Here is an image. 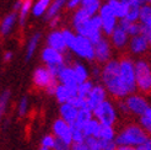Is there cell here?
Segmentation results:
<instances>
[{
	"mask_svg": "<svg viewBox=\"0 0 151 150\" xmlns=\"http://www.w3.org/2000/svg\"><path fill=\"white\" fill-rule=\"evenodd\" d=\"M101 84L108 91V95L114 101L124 100L129 96V92L125 89L122 76H120V66H119V58L114 57L107 64L102 66V75H101Z\"/></svg>",
	"mask_w": 151,
	"mask_h": 150,
	"instance_id": "1",
	"label": "cell"
},
{
	"mask_svg": "<svg viewBox=\"0 0 151 150\" xmlns=\"http://www.w3.org/2000/svg\"><path fill=\"white\" fill-rule=\"evenodd\" d=\"M149 138V134L139 124V122H128L120 127V129H118L116 145L138 148L144 144Z\"/></svg>",
	"mask_w": 151,
	"mask_h": 150,
	"instance_id": "2",
	"label": "cell"
},
{
	"mask_svg": "<svg viewBox=\"0 0 151 150\" xmlns=\"http://www.w3.org/2000/svg\"><path fill=\"white\" fill-rule=\"evenodd\" d=\"M135 78L138 92L151 94V61L147 57L135 59Z\"/></svg>",
	"mask_w": 151,
	"mask_h": 150,
	"instance_id": "3",
	"label": "cell"
},
{
	"mask_svg": "<svg viewBox=\"0 0 151 150\" xmlns=\"http://www.w3.org/2000/svg\"><path fill=\"white\" fill-rule=\"evenodd\" d=\"M118 58L120 66V76H122L125 89L128 90L129 95L138 92L137 78H135V59L128 54H122Z\"/></svg>",
	"mask_w": 151,
	"mask_h": 150,
	"instance_id": "4",
	"label": "cell"
},
{
	"mask_svg": "<svg viewBox=\"0 0 151 150\" xmlns=\"http://www.w3.org/2000/svg\"><path fill=\"white\" fill-rule=\"evenodd\" d=\"M93 117L102 125L116 127L119 119V112L114 100H107L93 110Z\"/></svg>",
	"mask_w": 151,
	"mask_h": 150,
	"instance_id": "5",
	"label": "cell"
},
{
	"mask_svg": "<svg viewBox=\"0 0 151 150\" xmlns=\"http://www.w3.org/2000/svg\"><path fill=\"white\" fill-rule=\"evenodd\" d=\"M70 53L81 59L82 62H86L90 64L95 63V44L87 37L78 35L76 41H75Z\"/></svg>",
	"mask_w": 151,
	"mask_h": 150,
	"instance_id": "6",
	"label": "cell"
},
{
	"mask_svg": "<svg viewBox=\"0 0 151 150\" xmlns=\"http://www.w3.org/2000/svg\"><path fill=\"white\" fill-rule=\"evenodd\" d=\"M124 101L127 103L128 111H129V116L137 117L138 119L144 116L146 111L151 107V105L147 100V96L140 92L129 95L127 99H124Z\"/></svg>",
	"mask_w": 151,
	"mask_h": 150,
	"instance_id": "7",
	"label": "cell"
},
{
	"mask_svg": "<svg viewBox=\"0 0 151 150\" xmlns=\"http://www.w3.org/2000/svg\"><path fill=\"white\" fill-rule=\"evenodd\" d=\"M99 16L102 20V31L104 37H109L112 36V33L114 32V30L118 27L119 25V19L114 15V12L112 11V9L109 7V5L107 3H103L102 7L99 12Z\"/></svg>",
	"mask_w": 151,
	"mask_h": 150,
	"instance_id": "8",
	"label": "cell"
},
{
	"mask_svg": "<svg viewBox=\"0 0 151 150\" xmlns=\"http://www.w3.org/2000/svg\"><path fill=\"white\" fill-rule=\"evenodd\" d=\"M114 58V49L108 37L103 38L95 44V63L103 66Z\"/></svg>",
	"mask_w": 151,
	"mask_h": 150,
	"instance_id": "9",
	"label": "cell"
},
{
	"mask_svg": "<svg viewBox=\"0 0 151 150\" xmlns=\"http://www.w3.org/2000/svg\"><path fill=\"white\" fill-rule=\"evenodd\" d=\"M151 50L150 48V42L144 35H140L137 37H132L129 44L127 48V53L128 56H130L132 58H142L145 57L149 52Z\"/></svg>",
	"mask_w": 151,
	"mask_h": 150,
	"instance_id": "10",
	"label": "cell"
},
{
	"mask_svg": "<svg viewBox=\"0 0 151 150\" xmlns=\"http://www.w3.org/2000/svg\"><path fill=\"white\" fill-rule=\"evenodd\" d=\"M70 53V52H69ZM69 53L63 54L60 52L53 49L48 46H46L41 50V61L43 65L46 66H52V65H66L71 63L69 59Z\"/></svg>",
	"mask_w": 151,
	"mask_h": 150,
	"instance_id": "11",
	"label": "cell"
},
{
	"mask_svg": "<svg viewBox=\"0 0 151 150\" xmlns=\"http://www.w3.org/2000/svg\"><path fill=\"white\" fill-rule=\"evenodd\" d=\"M55 81H58V79L53 76L46 65H38L32 73V82L37 89L46 91V89H48Z\"/></svg>",
	"mask_w": 151,
	"mask_h": 150,
	"instance_id": "12",
	"label": "cell"
},
{
	"mask_svg": "<svg viewBox=\"0 0 151 150\" xmlns=\"http://www.w3.org/2000/svg\"><path fill=\"white\" fill-rule=\"evenodd\" d=\"M52 134L58 140L65 141L68 144H74L73 140V132H71V124L66 123L62 118H55L52 123Z\"/></svg>",
	"mask_w": 151,
	"mask_h": 150,
	"instance_id": "13",
	"label": "cell"
},
{
	"mask_svg": "<svg viewBox=\"0 0 151 150\" xmlns=\"http://www.w3.org/2000/svg\"><path fill=\"white\" fill-rule=\"evenodd\" d=\"M46 46L55 49L63 54L69 53V49L66 47V43L64 41V36L62 32V28L59 30H50L46 36Z\"/></svg>",
	"mask_w": 151,
	"mask_h": 150,
	"instance_id": "14",
	"label": "cell"
},
{
	"mask_svg": "<svg viewBox=\"0 0 151 150\" xmlns=\"http://www.w3.org/2000/svg\"><path fill=\"white\" fill-rule=\"evenodd\" d=\"M108 91L106 90V87L101 84V82H96L91 94L87 97V107L93 112L95 108H97L101 103L108 100Z\"/></svg>",
	"mask_w": 151,
	"mask_h": 150,
	"instance_id": "15",
	"label": "cell"
},
{
	"mask_svg": "<svg viewBox=\"0 0 151 150\" xmlns=\"http://www.w3.org/2000/svg\"><path fill=\"white\" fill-rule=\"evenodd\" d=\"M109 41L112 43V47L116 52H119V53H127V48L128 44H129L130 37L124 30L118 25V27L114 30V32L112 33V36L109 37Z\"/></svg>",
	"mask_w": 151,
	"mask_h": 150,
	"instance_id": "16",
	"label": "cell"
},
{
	"mask_svg": "<svg viewBox=\"0 0 151 150\" xmlns=\"http://www.w3.org/2000/svg\"><path fill=\"white\" fill-rule=\"evenodd\" d=\"M75 96H78V89H74L63 84H58L55 94H54V99L59 105L70 102Z\"/></svg>",
	"mask_w": 151,
	"mask_h": 150,
	"instance_id": "17",
	"label": "cell"
},
{
	"mask_svg": "<svg viewBox=\"0 0 151 150\" xmlns=\"http://www.w3.org/2000/svg\"><path fill=\"white\" fill-rule=\"evenodd\" d=\"M19 24V14L17 12H9L3 17L1 24H0V35L3 37L10 36L14 31L15 26Z\"/></svg>",
	"mask_w": 151,
	"mask_h": 150,
	"instance_id": "18",
	"label": "cell"
},
{
	"mask_svg": "<svg viewBox=\"0 0 151 150\" xmlns=\"http://www.w3.org/2000/svg\"><path fill=\"white\" fill-rule=\"evenodd\" d=\"M58 81H59V84H63V85H66V86L78 89L79 81L76 79V75H75V71H74V68H73L71 63H69L62 71H60L59 76H58Z\"/></svg>",
	"mask_w": 151,
	"mask_h": 150,
	"instance_id": "19",
	"label": "cell"
},
{
	"mask_svg": "<svg viewBox=\"0 0 151 150\" xmlns=\"http://www.w3.org/2000/svg\"><path fill=\"white\" fill-rule=\"evenodd\" d=\"M58 113H59V118H62L63 121H65L69 124H74L76 122V118L79 115V108H76L74 105L68 102V103L59 105Z\"/></svg>",
	"mask_w": 151,
	"mask_h": 150,
	"instance_id": "20",
	"label": "cell"
},
{
	"mask_svg": "<svg viewBox=\"0 0 151 150\" xmlns=\"http://www.w3.org/2000/svg\"><path fill=\"white\" fill-rule=\"evenodd\" d=\"M125 7V19L132 22H139L141 5L137 0H122Z\"/></svg>",
	"mask_w": 151,
	"mask_h": 150,
	"instance_id": "21",
	"label": "cell"
},
{
	"mask_svg": "<svg viewBox=\"0 0 151 150\" xmlns=\"http://www.w3.org/2000/svg\"><path fill=\"white\" fill-rule=\"evenodd\" d=\"M71 65L74 68L75 75H76V79L79 81V85L91 79V71H90L88 66L86 65L85 62H82V61H73Z\"/></svg>",
	"mask_w": 151,
	"mask_h": 150,
	"instance_id": "22",
	"label": "cell"
},
{
	"mask_svg": "<svg viewBox=\"0 0 151 150\" xmlns=\"http://www.w3.org/2000/svg\"><path fill=\"white\" fill-rule=\"evenodd\" d=\"M41 38H42L41 32H35L31 35V37H29V40L27 42L26 50H25V61L26 62H29L33 58L37 48H38V44L41 42Z\"/></svg>",
	"mask_w": 151,
	"mask_h": 150,
	"instance_id": "23",
	"label": "cell"
},
{
	"mask_svg": "<svg viewBox=\"0 0 151 150\" xmlns=\"http://www.w3.org/2000/svg\"><path fill=\"white\" fill-rule=\"evenodd\" d=\"M119 26L129 35L130 38L132 37L140 36L142 32V25L140 22H132L127 19H122V20H119Z\"/></svg>",
	"mask_w": 151,
	"mask_h": 150,
	"instance_id": "24",
	"label": "cell"
},
{
	"mask_svg": "<svg viewBox=\"0 0 151 150\" xmlns=\"http://www.w3.org/2000/svg\"><path fill=\"white\" fill-rule=\"evenodd\" d=\"M66 4H68V0H53L47 14H46V16H44L43 19L47 22H49L52 19L59 16L62 10L66 9Z\"/></svg>",
	"mask_w": 151,
	"mask_h": 150,
	"instance_id": "25",
	"label": "cell"
},
{
	"mask_svg": "<svg viewBox=\"0 0 151 150\" xmlns=\"http://www.w3.org/2000/svg\"><path fill=\"white\" fill-rule=\"evenodd\" d=\"M53 0H36L33 3V7H32V16L33 17H44L46 14L49 9V6L52 4Z\"/></svg>",
	"mask_w": 151,
	"mask_h": 150,
	"instance_id": "26",
	"label": "cell"
},
{
	"mask_svg": "<svg viewBox=\"0 0 151 150\" xmlns=\"http://www.w3.org/2000/svg\"><path fill=\"white\" fill-rule=\"evenodd\" d=\"M32 7H33V0H24L21 10L17 12L19 14V26L21 28L26 26L28 15L32 12Z\"/></svg>",
	"mask_w": 151,
	"mask_h": 150,
	"instance_id": "27",
	"label": "cell"
},
{
	"mask_svg": "<svg viewBox=\"0 0 151 150\" xmlns=\"http://www.w3.org/2000/svg\"><path fill=\"white\" fill-rule=\"evenodd\" d=\"M102 128V124L93 117L85 127H84V133L86 138H99L100 132Z\"/></svg>",
	"mask_w": 151,
	"mask_h": 150,
	"instance_id": "28",
	"label": "cell"
},
{
	"mask_svg": "<svg viewBox=\"0 0 151 150\" xmlns=\"http://www.w3.org/2000/svg\"><path fill=\"white\" fill-rule=\"evenodd\" d=\"M117 134H118V131H117L116 127L102 125L99 138L102 139V140H104V141H108V143H116Z\"/></svg>",
	"mask_w": 151,
	"mask_h": 150,
	"instance_id": "29",
	"label": "cell"
},
{
	"mask_svg": "<svg viewBox=\"0 0 151 150\" xmlns=\"http://www.w3.org/2000/svg\"><path fill=\"white\" fill-rule=\"evenodd\" d=\"M90 17V15L82 9V7H80V9H78L76 11H74L73 15H71V17H70V26L71 28L74 27H76L81 24H84V22H86Z\"/></svg>",
	"mask_w": 151,
	"mask_h": 150,
	"instance_id": "30",
	"label": "cell"
},
{
	"mask_svg": "<svg viewBox=\"0 0 151 150\" xmlns=\"http://www.w3.org/2000/svg\"><path fill=\"white\" fill-rule=\"evenodd\" d=\"M93 118V112L90 110V108H81L79 110V115H78V118H76V122L74 124H76L81 128H84V127L91 121Z\"/></svg>",
	"mask_w": 151,
	"mask_h": 150,
	"instance_id": "31",
	"label": "cell"
},
{
	"mask_svg": "<svg viewBox=\"0 0 151 150\" xmlns=\"http://www.w3.org/2000/svg\"><path fill=\"white\" fill-rule=\"evenodd\" d=\"M104 3H107L109 5L112 11L114 12V15L119 20L125 19V7L122 3V0H106Z\"/></svg>",
	"mask_w": 151,
	"mask_h": 150,
	"instance_id": "32",
	"label": "cell"
},
{
	"mask_svg": "<svg viewBox=\"0 0 151 150\" xmlns=\"http://www.w3.org/2000/svg\"><path fill=\"white\" fill-rule=\"evenodd\" d=\"M95 84H96V81L92 79H90L85 82H82V84H80L78 86V96L81 97V99H84V100H87V97L90 96V94H91Z\"/></svg>",
	"mask_w": 151,
	"mask_h": 150,
	"instance_id": "33",
	"label": "cell"
},
{
	"mask_svg": "<svg viewBox=\"0 0 151 150\" xmlns=\"http://www.w3.org/2000/svg\"><path fill=\"white\" fill-rule=\"evenodd\" d=\"M85 143L87 144L90 150H103L107 146H109L111 144H114V143H108V141H104V140H102L100 138H86Z\"/></svg>",
	"mask_w": 151,
	"mask_h": 150,
	"instance_id": "34",
	"label": "cell"
},
{
	"mask_svg": "<svg viewBox=\"0 0 151 150\" xmlns=\"http://www.w3.org/2000/svg\"><path fill=\"white\" fill-rule=\"evenodd\" d=\"M139 22L144 27L151 26V5L150 4H145V5L141 6Z\"/></svg>",
	"mask_w": 151,
	"mask_h": 150,
	"instance_id": "35",
	"label": "cell"
},
{
	"mask_svg": "<svg viewBox=\"0 0 151 150\" xmlns=\"http://www.w3.org/2000/svg\"><path fill=\"white\" fill-rule=\"evenodd\" d=\"M10 99H11V91L9 89L3 90L1 94H0V115L1 116L6 115L7 108H9Z\"/></svg>",
	"mask_w": 151,
	"mask_h": 150,
	"instance_id": "36",
	"label": "cell"
},
{
	"mask_svg": "<svg viewBox=\"0 0 151 150\" xmlns=\"http://www.w3.org/2000/svg\"><path fill=\"white\" fill-rule=\"evenodd\" d=\"M62 32H63V36H64V41L66 43V47L70 52L73 46H74V43H75V41H76L78 35L75 33V31L73 28H69V27H63Z\"/></svg>",
	"mask_w": 151,
	"mask_h": 150,
	"instance_id": "37",
	"label": "cell"
},
{
	"mask_svg": "<svg viewBox=\"0 0 151 150\" xmlns=\"http://www.w3.org/2000/svg\"><path fill=\"white\" fill-rule=\"evenodd\" d=\"M28 110H29V100L27 96H22L19 103H17V107H16V113L19 117H25L28 113Z\"/></svg>",
	"mask_w": 151,
	"mask_h": 150,
	"instance_id": "38",
	"label": "cell"
},
{
	"mask_svg": "<svg viewBox=\"0 0 151 150\" xmlns=\"http://www.w3.org/2000/svg\"><path fill=\"white\" fill-rule=\"evenodd\" d=\"M55 143H57V138L53 136L52 133H48V134H44V136L41 138L40 146L49 149V150H53V149H54V146H55Z\"/></svg>",
	"mask_w": 151,
	"mask_h": 150,
	"instance_id": "39",
	"label": "cell"
},
{
	"mask_svg": "<svg viewBox=\"0 0 151 150\" xmlns=\"http://www.w3.org/2000/svg\"><path fill=\"white\" fill-rule=\"evenodd\" d=\"M71 132H73V140L74 144L75 143H85L86 136L84 133V128L76 125V124H71Z\"/></svg>",
	"mask_w": 151,
	"mask_h": 150,
	"instance_id": "40",
	"label": "cell"
},
{
	"mask_svg": "<svg viewBox=\"0 0 151 150\" xmlns=\"http://www.w3.org/2000/svg\"><path fill=\"white\" fill-rule=\"evenodd\" d=\"M138 122L142 128L145 129V132L149 134V137L151 138V107L146 111V113L144 116L138 119Z\"/></svg>",
	"mask_w": 151,
	"mask_h": 150,
	"instance_id": "41",
	"label": "cell"
},
{
	"mask_svg": "<svg viewBox=\"0 0 151 150\" xmlns=\"http://www.w3.org/2000/svg\"><path fill=\"white\" fill-rule=\"evenodd\" d=\"M82 5V0H68L66 4V10L68 11H76L78 9H80Z\"/></svg>",
	"mask_w": 151,
	"mask_h": 150,
	"instance_id": "42",
	"label": "cell"
},
{
	"mask_svg": "<svg viewBox=\"0 0 151 150\" xmlns=\"http://www.w3.org/2000/svg\"><path fill=\"white\" fill-rule=\"evenodd\" d=\"M116 103H117V108H118L119 115H122V116H129V111H128L127 103H125L124 100L116 101Z\"/></svg>",
	"mask_w": 151,
	"mask_h": 150,
	"instance_id": "43",
	"label": "cell"
},
{
	"mask_svg": "<svg viewBox=\"0 0 151 150\" xmlns=\"http://www.w3.org/2000/svg\"><path fill=\"white\" fill-rule=\"evenodd\" d=\"M73 149V145L71 144H68L65 141H62V140H58L57 139V143H55V146L53 150H71Z\"/></svg>",
	"mask_w": 151,
	"mask_h": 150,
	"instance_id": "44",
	"label": "cell"
},
{
	"mask_svg": "<svg viewBox=\"0 0 151 150\" xmlns=\"http://www.w3.org/2000/svg\"><path fill=\"white\" fill-rule=\"evenodd\" d=\"M60 22H62V20H60V15L54 19H52L49 22H48V25H49V28L50 30H59V26H60Z\"/></svg>",
	"mask_w": 151,
	"mask_h": 150,
	"instance_id": "45",
	"label": "cell"
},
{
	"mask_svg": "<svg viewBox=\"0 0 151 150\" xmlns=\"http://www.w3.org/2000/svg\"><path fill=\"white\" fill-rule=\"evenodd\" d=\"M14 58V52L12 50H5L3 53V62L4 63H10Z\"/></svg>",
	"mask_w": 151,
	"mask_h": 150,
	"instance_id": "46",
	"label": "cell"
},
{
	"mask_svg": "<svg viewBox=\"0 0 151 150\" xmlns=\"http://www.w3.org/2000/svg\"><path fill=\"white\" fill-rule=\"evenodd\" d=\"M71 150H90V148L87 146L86 143H75V144H73Z\"/></svg>",
	"mask_w": 151,
	"mask_h": 150,
	"instance_id": "47",
	"label": "cell"
},
{
	"mask_svg": "<svg viewBox=\"0 0 151 150\" xmlns=\"http://www.w3.org/2000/svg\"><path fill=\"white\" fill-rule=\"evenodd\" d=\"M137 150H151V138H149L144 144H141L140 146H138Z\"/></svg>",
	"mask_w": 151,
	"mask_h": 150,
	"instance_id": "48",
	"label": "cell"
},
{
	"mask_svg": "<svg viewBox=\"0 0 151 150\" xmlns=\"http://www.w3.org/2000/svg\"><path fill=\"white\" fill-rule=\"evenodd\" d=\"M22 3H24V0H16V1L12 5V11L14 12H19L22 7Z\"/></svg>",
	"mask_w": 151,
	"mask_h": 150,
	"instance_id": "49",
	"label": "cell"
},
{
	"mask_svg": "<svg viewBox=\"0 0 151 150\" xmlns=\"http://www.w3.org/2000/svg\"><path fill=\"white\" fill-rule=\"evenodd\" d=\"M141 35H144L146 38L150 41V40H151V26H149V27H144V26H142V32H141Z\"/></svg>",
	"mask_w": 151,
	"mask_h": 150,
	"instance_id": "50",
	"label": "cell"
},
{
	"mask_svg": "<svg viewBox=\"0 0 151 150\" xmlns=\"http://www.w3.org/2000/svg\"><path fill=\"white\" fill-rule=\"evenodd\" d=\"M117 150H137L134 146H117Z\"/></svg>",
	"mask_w": 151,
	"mask_h": 150,
	"instance_id": "51",
	"label": "cell"
},
{
	"mask_svg": "<svg viewBox=\"0 0 151 150\" xmlns=\"http://www.w3.org/2000/svg\"><path fill=\"white\" fill-rule=\"evenodd\" d=\"M103 150H117V145H116V143L114 144H111L109 146H107V148L103 149Z\"/></svg>",
	"mask_w": 151,
	"mask_h": 150,
	"instance_id": "52",
	"label": "cell"
},
{
	"mask_svg": "<svg viewBox=\"0 0 151 150\" xmlns=\"http://www.w3.org/2000/svg\"><path fill=\"white\" fill-rule=\"evenodd\" d=\"M137 1L142 6V5H145V4H147V0H137Z\"/></svg>",
	"mask_w": 151,
	"mask_h": 150,
	"instance_id": "53",
	"label": "cell"
},
{
	"mask_svg": "<svg viewBox=\"0 0 151 150\" xmlns=\"http://www.w3.org/2000/svg\"><path fill=\"white\" fill-rule=\"evenodd\" d=\"M38 150H49V149H46V148H41V146H40V149H38Z\"/></svg>",
	"mask_w": 151,
	"mask_h": 150,
	"instance_id": "54",
	"label": "cell"
},
{
	"mask_svg": "<svg viewBox=\"0 0 151 150\" xmlns=\"http://www.w3.org/2000/svg\"><path fill=\"white\" fill-rule=\"evenodd\" d=\"M147 4H150V5H151V0H147Z\"/></svg>",
	"mask_w": 151,
	"mask_h": 150,
	"instance_id": "55",
	"label": "cell"
},
{
	"mask_svg": "<svg viewBox=\"0 0 151 150\" xmlns=\"http://www.w3.org/2000/svg\"><path fill=\"white\" fill-rule=\"evenodd\" d=\"M149 42H150V48H151V40H150V41H149Z\"/></svg>",
	"mask_w": 151,
	"mask_h": 150,
	"instance_id": "56",
	"label": "cell"
}]
</instances>
